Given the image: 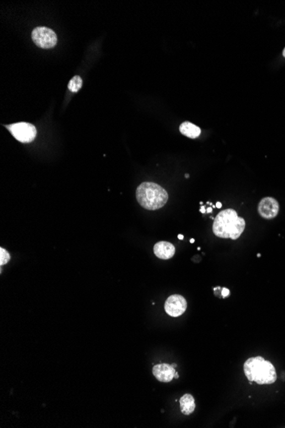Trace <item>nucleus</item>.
Returning a JSON list of instances; mask_svg holds the SVG:
<instances>
[{"label": "nucleus", "mask_w": 285, "mask_h": 428, "mask_svg": "<svg viewBox=\"0 0 285 428\" xmlns=\"http://www.w3.org/2000/svg\"><path fill=\"white\" fill-rule=\"evenodd\" d=\"M230 295V291L227 288L222 289L221 291V296L223 297H227Z\"/></svg>", "instance_id": "obj_14"}, {"label": "nucleus", "mask_w": 285, "mask_h": 428, "mask_svg": "<svg viewBox=\"0 0 285 428\" xmlns=\"http://www.w3.org/2000/svg\"><path fill=\"white\" fill-rule=\"evenodd\" d=\"M282 56H284L285 57V48L284 49H283V50H282Z\"/></svg>", "instance_id": "obj_20"}, {"label": "nucleus", "mask_w": 285, "mask_h": 428, "mask_svg": "<svg viewBox=\"0 0 285 428\" xmlns=\"http://www.w3.org/2000/svg\"><path fill=\"white\" fill-rule=\"evenodd\" d=\"M175 374H176L175 369L169 364H158L153 368V375L156 379L164 383H168L173 381Z\"/></svg>", "instance_id": "obj_8"}, {"label": "nucleus", "mask_w": 285, "mask_h": 428, "mask_svg": "<svg viewBox=\"0 0 285 428\" xmlns=\"http://www.w3.org/2000/svg\"><path fill=\"white\" fill-rule=\"evenodd\" d=\"M212 232L219 238L238 239L245 229V221L238 216L233 209H227L219 213L213 219Z\"/></svg>", "instance_id": "obj_1"}, {"label": "nucleus", "mask_w": 285, "mask_h": 428, "mask_svg": "<svg viewBox=\"0 0 285 428\" xmlns=\"http://www.w3.org/2000/svg\"><path fill=\"white\" fill-rule=\"evenodd\" d=\"M179 131L182 135L190 139H196L201 135V129L190 121H185L179 127Z\"/></svg>", "instance_id": "obj_10"}, {"label": "nucleus", "mask_w": 285, "mask_h": 428, "mask_svg": "<svg viewBox=\"0 0 285 428\" xmlns=\"http://www.w3.org/2000/svg\"><path fill=\"white\" fill-rule=\"evenodd\" d=\"M34 44L42 49H50L56 45L57 37L55 32L46 27H38L32 33Z\"/></svg>", "instance_id": "obj_4"}, {"label": "nucleus", "mask_w": 285, "mask_h": 428, "mask_svg": "<svg viewBox=\"0 0 285 428\" xmlns=\"http://www.w3.org/2000/svg\"><path fill=\"white\" fill-rule=\"evenodd\" d=\"M180 409L185 415H189L196 409V403L194 397L190 394H185L180 398Z\"/></svg>", "instance_id": "obj_11"}, {"label": "nucleus", "mask_w": 285, "mask_h": 428, "mask_svg": "<svg viewBox=\"0 0 285 428\" xmlns=\"http://www.w3.org/2000/svg\"><path fill=\"white\" fill-rule=\"evenodd\" d=\"M190 243H194V242H195V239H194V238H191V239H190Z\"/></svg>", "instance_id": "obj_19"}, {"label": "nucleus", "mask_w": 285, "mask_h": 428, "mask_svg": "<svg viewBox=\"0 0 285 428\" xmlns=\"http://www.w3.org/2000/svg\"><path fill=\"white\" fill-rule=\"evenodd\" d=\"M258 212L263 218L267 220L275 218L279 212V204L273 198H264L258 205Z\"/></svg>", "instance_id": "obj_7"}, {"label": "nucleus", "mask_w": 285, "mask_h": 428, "mask_svg": "<svg viewBox=\"0 0 285 428\" xmlns=\"http://www.w3.org/2000/svg\"><path fill=\"white\" fill-rule=\"evenodd\" d=\"M16 140L22 143H30L35 139L37 135L36 128L28 123H18L6 126Z\"/></svg>", "instance_id": "obj_5"}, {"label": "nucleus", "mask_w": 285, "mask_h": 428, "mask_svg": "<svg viewBox=\"0 0 285 428\" xmlns=\"http://www.w3.org/2000/svg\"><path fill=\"white\" fill-rule=\"evenodd\" d=\"M81 87H82V80L78 76H75L71 79L68 82V86H67L68 89L73 93H77L79 90L81 89Z\"/></svg>", "instance_id": "obj_12"}, {"label": "nucleus", "mask_w": 285, "mask_h": 428, "mask_svg": "<svg viewBox=\"0 0 285 428\" xmlns=\"http://www.w3.org/2000/svg\"><path fill=\"white\" fill-rule=\"evenodd\" d=\"M200 211L202 214H205V213H207V210H206V208L204 206H201V209H200Z\"/></svg>", "instance_id": "obj_15"}, {"label": "nucleus", "mask_w": 285, "mask_h": 428, "mask_svg": "<svg viewBox=\"0 0 285 428\" xmlns=\"http://www.w3.org/2000/svg\"><path fill=\"white\" fill-rule=\"evenodd\" d=\"M10 259H11V256L9 254L8 252L4 248H1L0 249V265L1 266L5 265L8 263Z\"/></svg>", "instance_id": "obj_13"}, {"label": "nucleus", "mask_w": 285, "mask_h": 428, "mask_svg": "<svg viewBox=\"0 0 285 428\" xmlns=\"http://www.w3.org/2000/svg\"><path fill=\"white\" fill-rule=\"evenodd\" d=\"M212 208H210V207L207 208V213H208V214H211V213H212Z\"/></svg>", "instance_id": "obj_17"}, {"label": "nucleus", "mask_w": 285, "mask_h": 428, "mask_svg": "<svg viewBox=\"0 0 285 428\" xmlns=\"http://www.w3.org/2000/svg\"><path fill=\"white\" fill-rule=\"evenodd\" d=\"M154 253L160 259L168 260L175 254V247L167 241H160L155 244Z\"/></svg>", "instance_id": "obj_9"}, {"label": "nucleus", "mask_w": 285, "mask_h": 428, "mask_svg": "<svg viewBox=\"0 0 285 428\" xmlns=\"http://www.w3.org/2000/svg\"><path fill=\"white\" fill-rule=\"evenodd\" d=\"M222 207V204H221V202H217V204H216V208L217 209H221Z\"/></svg>", "instance_id": "obj_16"}, {"label": "nucleus", "mask_w": 285, "mask_h": 428, "mask_svg": "<svg viewBox=\"0 0 285 428\" xmlns=\"http://www.w3.org/2000/svg\"><path fill=\"white\" fill-rule=\"evenodd\" d=\"M174 377H175V378H179V375H178V374H177V373H176V374H175V376H174Z\"/></svg>", "instance_id": "obj_21"}, {"label": "nucleus", "mask_w": 285, "mask_h": 428, "mask_svg": "<svg viewBox=\"0 0 285 428\" xmlns=\"http://www.w3.org/2000/svg\"><path fill=\"white\" fill-rule=\"evenodd\" d=\"M243 370L250 383L254 381L258 385H271L277 381V373L273 365L261 356L248 359L244 362Z\"/></svg>", "instance_id": "obj_2"}, {"label": "nucleus", "mask_w": 285, "mask_h": 428, "mask_svg": "<svg viewBox=\"0 0 285 428\" xmlns=\"http://www.w3.org/2000/svg\"><path fill=\"white\" fill-rule=\"evenodd\" d=\"M165 311L172 317H179L185 313L187 302L181 295H172L165 302Z\"/></svg>", "instance_id": "obj_6"}, {"label": "nucleus", "mask_w": 285, "mask_h": 428, "mask_svg": "<svg viewBox=\"0 0 285 428\" xmlns=\"http://www.w3.org/2000/svg\"><path fill=\"white\" fill-rule=\"evenodd\" d=\"M137 202L144 209L159 210L167 204L168 194L167 191L154 182H142L136 191Z\"/></svg>", "instance_id": "obj_3"}, {"label": "nucleus", "mask_w": 285, "mask_h": 428, "mask_svg": "<svg viewBox=\"0 0 285 428\" xmlns=\"http://www.w3.org/2000/svg\"><path fill=\"white\" fill-rule=\"evenodd\" d=\"M178 238H179V239H181L182 240V239H184V235H182V234H179V235H178Z\"/></svg>", "instance_id": "obj_18"}, {"label": "nucleus", "mask_w": 285, "mask_h": 428, "mask_svg": "<svg viewBox=\"0 0 285 428\" xmlns=\"http://www.w3.org/2000/svg\"><path fill=\"white\" fill-rule=\"evenodd\" d=\"M173 366H174V368H175V366H177L176 364H173Z\"/></svg>", "instance_id": "obj_22"}]
</instances>
